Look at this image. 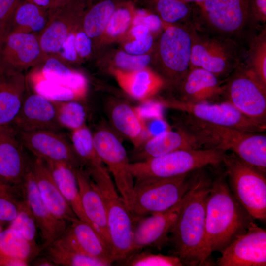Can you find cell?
Masks as SVG:
<instances>
[{"instance_id": "3957f363", "label": "cell", "mask_w": 266, "mask_h": 266, "mask_svg": "<svg viewBox=\"0 0 266 266\" xmlns=\"http://www.w3.org/2000/svg\"><path fill=\"white\" fill-rule=\"evenodd\" d=\"M183 113L176 127L194 136L203 148L230 151L266 173L265 134L211 124Z\"/></svg>"}, {"instance_id": "7a4b0ae2", "label": "cell", "mask_w": 266, "mask_h": 266, "mask_svg": "<svg viewBox=\"0 0 266 266\" xmlns=\"http://www.w3.org/2000/svg\"><path fill=\"white\" fill-rule=\"evenodd\" d=\"M253 219L232 192L225 172L216 175L206 203V242L210 253L221 252L246 231Z\"/></svg>"}, {"instance_id": "d4e9b609", "label": "cell", "mask_w": 266, "mask_h": 266, "mask_svg": "<svg viewBox=\"0 0 266 266\" xmlns=\"http://www.w3.org/2000/svg\"><path fill=\"white\" fill-rule=\"evenodd\" d=\"M32 171L40 196L52 213L69 223L78 219L57 187L44 160L35 157Z\"/></svg>"}, {"instance_id": "f5cc1de1", "label": "cell", "mask_w": 266, "mask_h": 266, "mask_svg": "<svg viewBox=\"0 0 266 266\" xmlns=\"http://www.w3.org/2000/svg\"><path fill=\"white\" fill-rule=\"evenodd\" d=\"M29 262L16 258H1L0 266H27Z\"/></svg>"}, {"instance_id": "f907efd6", "label": "cell", "mask_w": 266, "mask_h": 266, "mask_svg": "<svg viewBox=\"0 0 266 266\" xmlns=\"http://www.w3.org/2000/svg\"><path fill=\"white\" fill-rule=\"evenodd\" d=\"M251 27L264 24L266 21V0H250Z\"/></svg>"}, {"instance_id": "6da1fadb", "label": "cell", "mask_w": 266, "mask_h": 266, "mask_svg": "<svg viewBox=\"0 0 266 266\" xmlns=\"http://www.w3.org/2000/svg\"><path fill=\"white\" fill-rule=\"evenodd\" d=\"M211 180L198 171L195 189L171 229L168 242L184 265L211 266L206 242V203Z\"/></svg>"}, {"instance_id": "91938a15", "label": "cell", "mask_w": 266, "mask_h": 266, "mask_svg": "<svg viewBox=\"0 0 266 266\" xmlns=\"http://www.w3.org/2000/svg\"><path fill=\"white\" fill-rule=\"evenodd\" d=\"M68 0H56V5H55V6L54 8L60 6V5H62L63 4L65 3V2L67 1Z\"/></svg>"}, {"instance_id": "ba28073f", "label": "cell", "mask_w": 266, "mask_h": 266, "mask_svg": "<svg viewBox=\"0 0 266 266\" xmlns=\"http://www.w3.org/2000/svg\"><path fill=\"white\" fill-rule=\"evenodd\" d=\"M191 173L173 178L135 181L129 206L134 222L166 210L179 202L193 184L195 175L191 177Z\"/></svg>"}, {"instance_id": "4dcf8cb0", "label": "cell", "mask_w": 266, "mask_h": 266, "mask_svg": "<svg viewBox=\"0 0 266 266\" xmlns=\"http://www.w3.org/2000/svg\"><path fill=\"white\" fill-rule=\"evenodd\" d=\"M44 160L57 187L77 218L92 226L82 206L75 168L66 162Z\"/></svg>"}, {"instance_id": "9f6ffc18", "label": "cell", "mask_w": 266, "mask_h": 266, "mask_svg": "<svg viewBox=\"0 0 266 266\" xmlns=\"http://www.w3.org/2000/svg\"><path fill=\"white\" fill-rule=\"evenodd\" d=\"M21 190L20 187H9L0 182V194L6 193L20 192Z\"/></svg>"}, {"instance_id": "680465c9", "label": "cell", "mask_w": 266, "mask_h": 266, "mask_svg": "<svg viewBox=\"0 0 266 266\" xmlns=\"http://www.w3.org/2000/svg\"><path fill=\"white\" fill-rule=\"evenodd\" d=\"M86 7V9L91 6L97 0H79Z\"/></svg>"}, {"instance_id": "836d02e7", "label": "cell", "mask_w": 266, "mask_h": 266, "mask_svg": "<svg viewBox=\"0 0 266 266\" xmlns=\"http://www.w3.org/2000/svg\"><path fill=\"white\" fill-rule=\"evenodd\" d=\"M136 8L131 1H121L113 13L100 41L97 52L102 46L123 38L133 25Z\"/></svg>"}, {"instance_id": "e575fe53", "label": "cell", "mask_w": 266, "mask_h": 266, "mask_svg": "<svg viewBox=\"0 0 266 266\" xmlns=\"http://www.w3.org/2000/svg\"><path fill=\"white\" fill-rule=\"evenodd\" d=\"M146 3L166 26L179 25L198 13L197 6L195 8L191 3L180 0H146Z\"/></svg>"}, {"instance_id": "5bb4252c", "label": "cell", "mask_w": 266, "mask_h": 266, "mask_svg": "<svg viewBox=\"0 0 266 266\" xmlns=\"http://www.w3.org/2000/svg\"><path fill=\"white\" fill-rule=\"evenodd\" d=\"M197 176L198 174H196L190 189L173 206L166 210L141 217L134 222L133 253L147 246L161 249L168 242L169 233L195 189Z\"/></svg>"}, {"instance_id": "5b68a950", "label": "cell", "mask_w": 266, "mask_h": 266, "mask_svg": "<svg viewBox=\"0 0 266 266\" xmlns=\"http://www.w3.org/2000/svg\"><path fill=\"white\" fill-rule=\"evenodd\" d=\"M225 152L215 148L178 150L130 163L129 169L135 181L173 178L208 166H218Z\"/></svg>"}, {"instance_id": "d6986e66", "label": "cell", "mask_w": 266, "mask_h": 266, "mask_svg": "<svg viewBox=\"0 0 266 266\" xmlns=\"http://www.w3.org/2000/svg\"><path fill=\"white\" fill-rule=\"evenodd\" d=\"M33 160L26 153V148L12 127L0 129V182L1 183L9 187L21 186L32 166Z\"/></svg>"}, {"instance_id": "681fc988", "label": "cell", "mask_w": 266, "mask_h": 266, "mask_svg": "<svg viewBox=\"0 0 266 266\" xmlns=\"http://www.w3.org/2000/svg\"><path fill=\"white\" fill-rule=\"evenodd\" d=\"M77 30L68 35L63 43L58 54V57L67 64L77 63L80 61L77 53L75 42V32Z\"/></svg>"}, {"instance_id": "cb8c5ba5", "label": "cell", "mask_w": 266, "mask_h": 266, "mask_svg": "<svg viewBox=\"0 0 266 266\" xmlns=\"http://www.w3.org/2000/svg\"><path fill=\"white\" fill-rule=\"evenodd\" d=\"M74 171L81 203L85 214L92 227L111 248L106 213L103 199L95 184L85 169L75 168Z\"/></svg>"}, {"instance_id": "4fadbf2b", "label": "cell", "mask_w": 266, "mask_h": 266, "mask_svg": "<svg viewBox=\"0 0 266 266\" xmlns=\"http://www.w3.org/2000/svg\"><path fill=\"white\" fill-rule=\"evenodd\" d=\"M159 102L165 107L179 110L199 120L215 125L251 133H262L266 129V125L254 122L226 101L190 103L171 100H161Z\"/></svg>"}, {"instance_id": "d590c367", "label": "cell", "mask_w": 266, "mask_h": 266, "mask_svg": "<svg viewBox=\"0 0 266 266\" xmlns=\"http://www.w3.org/2000/svg\"><path fill=\"white\" fill-rule=\"evenodd\" d=\"M45 256L56 266H108L111 265L69 248L56 240L44 250Z\"/></svg>"}, {"instance_id": "603a6c76", "label": "cell", "mask_w": 266, "mask_h": 266, "mask_svg": "<svg viewBox=\"0 0 266 266\" xmlns=\"http://www.w3.org/2000/svg\"><path fill=\"white\" fill-rule=\"evenodd\" d=\"M181 101L198 103L216 102L223 98V84L210 71L200 67H191L178 85Z\"/></svg>"}, {"instance_id": "bcb514c9", "label": "cell", "mask_w": 266, "mask_h": 266, "mask_svg": "<svg viewBox=\"0 0 266 266\" xmlns=\"http://www.w3.org/2000/svg\"><path fill=\"white\" fill-rule=\"evenodd\" d=\"M135 25H143L146 27L154 37L160 34L166 26L158 15L145 9H136L132 26Z\"/></svg>"}, {"instance_id": "1f68e13d", "label": "cell", "mask_w": 266, "mask_h": 266, "mask_svg": "<svg viewBox=\"0 0 266 266\" xmlns=\"http://www.w3.org/2000/svg\"><path fill=\"white\" fill-rule=\"evenodd\" d=\"M49 18V10L24 0L15 10L5 35L12 33H30L39 35L46 27Z\"/></svg>"}, {"instance_id": "6125c7cd", "label": "cell", "mask_w": 266, "mask_h": 266, "mask_svg": "<svg viewBox=\"0 0 266 266\" xmlns=\"http://www.w3.org/2000/svg\"><path fill=\"white\" fill-rule=\"evenodd\" d=\"M2 230H3L1 224L0 222V233L2 231Z\"/></svg>"}, {"instance_id": "ab89813d", "label": "cell", "mask_w": 266, "mask_h": 266, "mask_svg": "<svg viewBox=\"0 0 266 266\" xmlns=\"http://www.w3.org/2000/svg\"><path fill=\"white\" fill-rule=\"evenodd\" d=\"M33 91L55 102L80 100L82 98L73 90L46 80L32 72L30 77Z\"/></svg>"}, {"instance_id": "ac0fdd59", "label": "cell", "mask_w": 266, "mask_h": 266, "mask_svg": "<svg viewBox=\"0 0 266 266\" xmlns=\"http://www.w3.org/2000/svg\"><path fill=\"white\" fill-rule=\"evenodd\" d=\"M16 133L24 147L35 157L66 162L74 168H83L72 143L58 131L43 130Z\"/></svg>"}, {"instance_id": "8992f818", "label": "cell", "mask_w": 266, "mask_h": 266, "mask_svg": "<svg viewBox=\"0 0 266 266\" xmlns=\"http://www.w3.org/2000/svg\"><path fill=\"white\" fill-rule=\"evenodd\" d=\"M194 26L166 25L154 43L151 63L171 85L178 86L190 69Z\"/></svg>"}, {"instance_id": "ee69618b", "label": "cell", "mask_w": 266, "mask_h": 266, "mask_svg": "<svg viewBox=\"0 0 266 266\" xmlns=\"http://www.w3.org/2000/svg\"><path fill=\"white\" fill-rule=\"evenodd\" d=\"M151 53L135 55L124 50L116 52L111 60V69L124 71L137 70L148 67L151 63Z\"/></svg>"}, {"instance_id": "b9f144b4", "label": "cell", "mask_w": 266, "mask_h": 266, "mask_svg": "<svg viewBox=\"0 0 266 266\" xmlns=\"http://www.w3.org/2000/svg\"><path fill=\"white\" fill-rule=\"evenodd\" d=\"M55 102L59 123L72 131L85 125L86 112L78 101Z\"/></svg>"}, {"instance_id": "52a82bcc", "label": "cell", "mask_w": 266, "mask_h": 266, "mask_svg": "<svg viewBox=\"0 0 266 266\" xmlns=\"http://www.w3.org/2000/svg\"><path fill=\"white\" fill-rule=\"evenodd\" d=\"M225 172L233 195L253 219L266 218V179L264 173L234 153L223 156Z\"/></svg>"}, {"instance_id": "74e56055", "label": "cell", "mask_w": 266, "mask_h": 266, "mask_svg": "<svg viewBox=\"0 0 266 266\" xmlns=\"http://www.w3.org/2000/svg\"><path fill=\"white\" fill-rule=\"evenodd\" d=\"M244 63L260 82L266 87V27L251 38Z\"/></svg>"}, {"instance_id": "c3c4849f", "label": "cell", "mask_w": 266, "mask_h": 266, "mask_svg": "<svg viewBox=\"0 0 266 266\" xmlns=\"http://www.w3.org/2000/svg\"><path fill=\"white\" fill-rule=\"evenodd\" d=\"M75 42L80 61L89 58L93 54L92 41L82 29L81 25L75 32Z\"/></svg>"}, {"instance_id": "f35d334b", "label": "cell", "mask_w": 266, "mask_h": 266, "mask_svg": "<svg viewBox=\"0 0 266 266\" xmlns=\"http://www.w3.org/2000/svg\"><path fill=\"white\" fill-rule=\"evenodd\" d=\"M71 140L83 168L86 169L103 163L95 149L92 133L86 124L72 131Z\"/></svg>"}, {"instance_id": "e0dca14e", "label": "cell", "mask_w": 266, "mask_h": 266, "mask_svg": "<svg viewBox=\"0 0 266 266\" xmlns=\"http://www.w3.org/2000/svg\"><path fill=\"white\" fill-rule=\"evenodd\" d=\"M217 259L219 266H266V231L252 221Z\"/></svg>"}, {"instance_id": "30bf717a", "label": "cell", "mask_w": 266, "mask_h": 266, "mask_svg": "<svg viewBox=\"0 0 266 266\" xmlns=\"http://www.w3.org/2000/svg\"><path fill=\"white\" fill-rule=\"evenodd\" d=\"M225 80L224 101L254 122L266 125V87L245 63L239 65Z\"/></svg>"}, {"instance_id": "9a60e30c", "label": "cell", "mask_w": 266, "mask_h": 266, "mask_svg": "<svg viewBox=\"0 0 266 266\" xmlns=\"http://www.w3.org/2000/svg\"><path fill=\"white\" fill-rule=\"evenodd\" d=\"M46 58L40 46L38 35L10 33L0 45V73H23L38 66Z\"/></svg>"}, {"instance_id": "8fae6325", "label": "cell", "mask_w": 266, "mask_h": 266, "mask_svg": "<svg viewBox=\"0 0 266 266\" xmlns=\"http://www.w3.org/2000/svg\"><path fill=\"white\" fill-rule=\"evenodd\" d=\"M250 0H204L195 4L200 20L214 35L236 40L252 28Z\"/></svg>"}, {"instance_id": "f546056e", "label": "cell", "mask_w": 266, "mask_h": 266, "mask_svg": "<svg viewBox=\"0 0 266 266\" xmlns=\"http://www.w3.org/2000/svg\"><path fill=\"white\" fill-rule=\"evenodd\" d=\"M39 68L33 72L48 81L66 87L75 92L81 98L85 97L87 81L81 73L71 68L57 56L47 57L39 64Z\"/></svg>"}, {"instance_id": "f1b7e54d", "label": "cell", "mask_w": 266, "mask_h": 266, "mask_svg": "<svg viewBox=\"0 0 266 266\" xmlns=\"http://www.w3.org/2000/svg\"><path fill=\"white\" fill-rule=\"evenodd\" d=\"M23 73H0V129L11 126L26 95Z\"/></svg>"}, {"instance_id": "8d00e7d4", "label": "cell", "mask_w": 266, "mask_h": 266, "mask_svg": "<svg viewBox=\"0 0 266 266\" xmlns=\"http://www.w3.org/2000/svg\"><path fill=\"white\" fill-rule=\"evenodd\" d=\"M39 252L16 230L8 227L0 233V259L16 258L28 262Z\"/></svg>"}, {"instance_id": "6f0895ef", "label": "cell", "mask_w": 266, "mask_h": 266, "mask_svg": "<svg viewBox=\"0 0 266 266\" xmlns=\"http://www.w3.org/2000/svg\"><path fill=\"white\" fill-rule=\"evenodd\" d=\"M5 31L1 22L0 20V45L4 37Z\"/></svg>"}, {"instance_id": "44dd1931", "label": "cell", "mask_w": 266, "mask_h": 266, "mask_svg": "<svg viewBox=\"0 0 266 266\" xmlns=\"http://www.w3.org/2000/svg\"><path fill=\"white\" fill-rule=\"evenodd\" d=\"M22 187L25 199L40 231L42 242L40 248L41 252L63 234L68 222L56 218L43 202L35 181L32 165L25 176Z\"/></svg>"}, {"instance_id": "9c48e42d", "label": "cell", "mask_w": 266, "mask_h": 266, "mask_svg": "<svg viewBox=\"0 0 266 266\" xmlns=\"http://www.w3.org/2000/svg\"><path fill=\"white\" fill-rule=\"evenodd\" d=\"M243 53L236 40L201 34L195 28L190 68L207 70L219 79H226L243 62Z\"/></svg>"}, {"instance_id": "f6af8a7d", "label": "cell", "mask_w": 266, "mask_h": 266, "mask_svg": "<svg viewBox=\"0 0 266 266\" xmlns=\"http://www.w3.org/2000/svg\"><path fill=\"white\" fill-rule=\"evenodd\" d=\"M24 199L23 191L0 194V222L12 221L18 215Z\"/></svg>"}, {"instance_id": "db71d44e", "label": "cell", "mask_w": 266, "mask_h": 266, "mask_svg": "<svg viewBox=\"0 0 266 266\" xmlns=\"http://www.w3.org/2000/svg\"><path fill=\"white\" fill-rule=\"evenodd\" d=\"M46 10L54 8L56 5V0H26Z\"/></svg>"}, {"instance_id": "7402d4cb", "label": "cell", "mask_w": 266, "mask_h": 266, "mask_svg": "<svg viewBox=\"0 0 266 266\" xmlns=\"http://www.w3.org/2000/svg\"><path fill=\"white\" fill-rule=\"evenodd\" d=\"M57 239L64 245L88 256L111 265L115 262L110 246L92 226L78 218L70 223Z\"/></svg>"}, {"instance_id": "d6a6232c", "label": "cell", "mask_w": 266, "mask_h": 266, "mask_svg": "<svg viewBox=\"0 0 266 266\" xmlns=\"http://www.w3.org/2000/svg\"><path fill=\"white\" fill-rule=\"evenodd\" d=\"M123 0H97L87 8L82 17L81 27L91 39L93 53L115 9Z\"/></svg>"}, {"instance_id": "7dc6e473", "label": "cell", "mask_w": 266, "mask_h": 266, "mask_svg": "<svg viewBox=\"0 0 266 266\" xmlns=\"http://www.w3.org/2000/svg\"><path fill=\"white\" fill-rule=\"evenodd\" d=\"M154 39L151 33L146 36L127 39L123 43V50L135 55L150 54L155 43Z\"/></svg>"}, {"instance_id": "94428289", "label": "cell", "mask_w": 266, "mask_h": 266, "mask_svg": "<svg viewBox=\"0 0 266 266\" xmlns=\"http://www.w3.org/2000/svg\"><path fill=\"white\" fill-rule=\"evenodd\" d=\"M185 2L188 3H191V2H194L195 3H197L198 2H201L204 0H180Z\"/></svg>"}, {"instance_id": "ffe728a7", "label": "cell", "mask_w": 266, "mask_h": 266, "mask_svg": "<svg viewBox=\"0 0 266 266\" xmlns=\"http://www.w3.org/2000/svg\"><path fill=\"white\" fill-rule=\"evenodd\" d=\"M11 127L18 132H59L63 128L58 121L55 102L34 92L25 95Z\"/></svg>"}, {"instance_id": "60d3db41", "label": "cell", "mask_w": 266, "mask_h": 266, "mask_svg": "<svg viewBox=\"0 0 266 266\" xmlns=\"http://www.w3.org/2000/svg\"><path fill=\"white\" fill-rule=\"evenodd\" d=\"M25 198V197H24ZM8 227L18 231L39 253L40 252L36 242L37 224L33 213L24 199L16 217Z\"/></svg>"}, {"instance_id": "83f0119b", "label": "cell", "mask_w": 266, "mask_h": 266, "mask_svg": "<svg viewBox=\"0 0 266 266\" xmlns=\"http://www.w3.org/2000/svg\"><path fill=\"white\" fill-rule=\"evenodd\" d=\"M111 72L126 93L142 102L150 100L165 82L160 75L148 67L132 71L113 69Z\"/></svg>"}, {"instance_id": "7c38bea8", "label": "cell", "mask_w": 266, "mask_h": 266, "mask_svg": "<svg viewBox=\"0 0 266 266\" xmlns=\"http://www.w3.org/2000/svg\"><path fill=\"white\" fill-rule=\"evenodd\" d=\"M92 135L95 149L112 176L118 192L129 208L134 182L126 149L117 135L107 128L100 127Z\"/></svg>"}, {"instance_id": "484cf974", "label": "cell", "mask_w": 266, "mask_h": 266, "mask_svg": "<svg viewBox=\"0 0 266 266\" xmlns=\"http://www.w3.org/2000/svg\"><path fill=\"white\" fill-rule=\"evenodd\" d=\"M169 129L148 139L136 149L134 161H141L181 150L203 149L196 138L183 130Z\"/></svg>"}, {"instance_id": "277c9868", "label": "cell", "mask_w": 266, "mask_h": 266, "mask_svg": "<svg viewBox=\"0 0 266 266\" xmlns=\"http://www.w3.org/2000/svg\"><path fill=\"white\" fill-rule=\"evenodd\" d=\"M86 170L103 199L112 253L115 262H119L133 253L134 221L105 165Z\"/></svg>"}, {"instance_id": "be15d7a7", "label": "cell", "mask_w": 266, "mask_h": 266, "mask_svg": "<svg viewBox=\"0 0 266 266\" xmlns=\"http://www.w3.org/2000/svg\"></svg>"}, {"instance_id": "11a10c76", "label": "cell", "mask_w": 266, "mask_h": 266, "mask_svg": "<svg viewBox=\"0 0 266 266\" xmlns=\"http://www.w3.org/2000/svg\"><path fill=\"white\" fill-rule=\"evenodd\" d=\"M33 265L36 266H56L50 259L46 256L40 257L36 259L33 263Z\"/></svg>"}, {"instance_id": "4316f807", "label": "cell", "mask_w": 266, "mask_h": 266, "mask_svg": "<svg viewBox=\"0 0 266 266\" xmlns=\"http://www.w3.org/2000/svg\"><path fill=\"white\" fill-rule=\"evenodd\" d=\"M108 113L114 129L128 139L135 150L150 138L136 107L125 101H115L110 104Z\"/></svg>"}, {"instance_id": "7bdbcfd3", "label": "cell", "mask_w": 266, "mask_h": 266, "mask_svg": "<svg viewBox=\"0 0 266 266\" xmlns=\"http://www.w3.org/2000/svg\"><path fill=\"white\" fill-rule=\"evenodd\" d=\"M128 266H182L180 259L175 255L154 254L150 252H135L119 262Z\"/></svg>"}, {"instance_id": "816d5d0a", "label": "cell", "mask_w": 266, "mask_h": 266, "mask_svg": "<svg viewBox=\"0 0 266 266\" xmlns=\"http://www.w3.org/2000/svg\"><path fill=\"white\" fill-rule=\"evenodd\" d=\"M23 0H0V20L4 29L5 35L15 10Z\"/></svg>"}, {"instance_id": "2e32d148", "label": "cell", "mask_w": 266, "mask_h": 266, "mask_svg": "<svg viewBox=\"0 0 266 266\" xmlns=\"http://www.w3.org/2000/svg\"><path fill=\"white\" fill-rule=\"evenodd\" d=\"M86 9L79 0H68L49 10V22L39 35L42 51L46 57H58L61 48L68 35L81 25Z\"/></svg>"}]
</instances>
